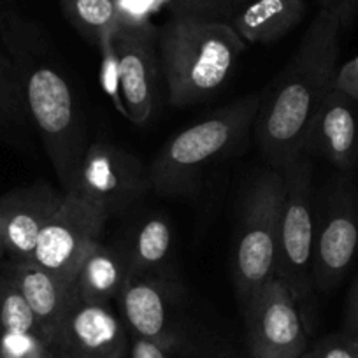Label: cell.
<instances>
[{"label":"cell","mask_w":358,"mask_h":358,"mask_svg":"<svg viewBox=\"0 0 358 358\" xmlns=\"http://www.w3.org/2000/svg\"><path fill=\"white\" fill-rule=\"evenodd\" d=\"M355 11L357 6H322L292 60L262 95L255 132L271 167L285 169L304 150L309 127L334 88L341 37Z\"/></svg>","instance_id":"1"},{"label":"cell","mask_w":358,"mask_h":358,"mask_svg":"<svg viewBox=\"0 0 358 358\" xmlns=\"http://www.w3.org/2000/svg\"><path fill=\"white\" fill-rule=\"evenodd\" d=\"M0 37L20 76L30 123L46 148L62 188L69 192L88 148L71 85L34 23L13 13H2Z\"/></svg>","instance_id":"2"},{"label":"cell","mask_w":358,"mask_h":358,"mask_svg":"<svg viewBox=\"0 0 358 358\" xmlns=\"http://www.w3.org/2000/svg\"><path fill=\"white\" fill-rule=\"evenodd\" d=\"M244 50L230 23L172 15L158 32L169 104L185 109L211 99L232 78Z\"/></svg>","instance_id":"3"},{"label":"cell","mask_w":358,"mask_h":358,"mask_svg":"<svg viewBox=\"0 0 358 358\" xmlns=\"http://www.w3.org/2000/svg\"><path fill=\"white\" fill-rule=\"evenodd\" d=\"M262 95L251 94L172 136L148 169L151 190L164 197L192 192L215 164L237 150L255 127Z\"/></svg>","instance_id":"4"},{"label":"cell","mask_w":358,"mask_h":358,"mask_svg":"<svg viewBox=\"0 0 358 358\" xmlns=\"http://www.w3.org/2000/svg\"><path fill=\"white\" fill-rule=\"evenodd\" d=\"M280 239H278L276 278L283 280L301 306L311 332L316 316V288L313 281L315 258V192L313 167L308 155L301 153L283 169Z\"/></svg>","instance_id":"5"},{"label":"cell","mask_w":358,"mask_h":358,"mask_svg":"<svg viewBox=\"0 0 358 358\" xmlns=\"http://www.w3.org/2000/svg\"><path fill=\"white\" fill-rule=\"evenodd\" d=\"M283 181V169L268 167L255 178L244 195L234 257V281L243 308L276 278Z\"/></svg>","instance_id":"6"},{"label":"cell","mask_w":358,"mask_h":358,"mask_svg":"<svg viewBox=\"0 0 358 358\" xmlns=\"http://www.w3.org/2000/svg\"><path fill=\"white\" fill-rule=\"evenodd\" d=\"M179 299L176 278H130L116 301L130 336L153 341L179 357L197 351Z\"/></svg>","instance_id":"7"},{"label":"cell","mask_w":358,"mask_h":358,"mask_svg":"<svg viewBox=\"0 0 358 358\" xmlns=\"http://www.w3.org/2000/svg\"><path fill=\"white\" fill-rule=\"evenodd\" d=\"M358 257V190L346 174L336 178L315 230L313 281L316 294L339 287Z\"/></svg>","instance_id":"8"},{"label":"cell","mask_w":358,"mask_h":358,"mask_svg":"<svg viewBox=\"0 0 358 358\" xmlns=\"http://www.w3.org/2000/svg\"><path fill=\"white\" fill-rule=\"evenodd\" d=\"M148 188V171L132 153L111 143H94L86 148L69 192L111 218L136 204Z\"/></svg>","instance_id":"9"},{"label":"cell","mask_w":358,"mask_h":358,"mask_svg":"<svg viewBox=\"0 0 358 358\" xmlns=\"http://www.w3.org/2000/svg\"><path fill=\"white\" fill-rule=\"evenodd\" d=\"M243 309L251 358H302L308 351V325L283 280L273 278Z\"/></svg>","instance_id":"10"},{"label":"cell","mask_w":358,"mask_h":358,"mask_svg":"<svg viewBox=\"0 0 358 358\" xmlns=\"http://www.w3.org/2000/svg\"><path fill=\"white\" fill-rule=\"evenodd\" d=\"M108 220L78 194L65 192L62 204L41 230L32 264L72 285L79 264L90 248L101 241Z\"/></svg>","instance_id":"11"},{"label":"cell","mask_w":358,"mask_h":358,"mask_svg":"<svg viewBox=\"0 0 358 358\" xmlns=\"http://www.w3.org/2000/svg\"><path fill=\"white\" fill-rule=\"evenodd\" d=\"M115 50L125 118L134 125H144L158 104V76L162 72L158 32L151 23L122 25L115 34Z\"/></svg>","instance_id":"12"},{"label":"cell","mask_w":358,"mask_h":358,"mask_svg":"<svg viewBox=\"0 0 358 358\" xmlns=\"http://www.w3.org/2000/svg\"><path fill=\"white\" fill-rule=\"evenodd\" d=\"M50 343L57 358H127L130 334L109 304L74 297Z\"/></svg>","instance_id":"13"},{"label":"cell","mask_w":358,"mask_h":358,"mask_svg":"<svg viewBox=\"0 0 358 358\" xmlns=\"http://www.w3.org/2000/svg\"><path fill=\"white\" fill-rule=\"evenodd\" d=\"M50 183L16 188L0 197V241L9 262H32L41 230L64 201Z\"/></svg>","instance_id":"14"},{"label":"cell","mask_w":358,"mask_h":358,"mask_svg":"<svg viewBox=\"0 0 358 358\" xmlns=\"http://www.w3.org/2000/svg\"><path fill=\"white\" fill-rule=\"evenodd\" d=\"M320 155L334 167L350 172L358 164V111L357 102L332 88L320 106L302 153Z\"/></svg>","instance_id":"15"},{"label":"cell","mask_w":358,"mask_h":358,"mask_svg":"<svg viewBox=\"0 0 358 358\" xmlns=\"http://www.w3.org/2000/svg\"><path fill=\"white\" fill-rule=\"evenodd\" d=\"M6 268L29 302L44 336L48 337V341H51L62 316L74 301L72 285L57 280L53 274L37 267L32 262H27V264L8 262Z\"/></svg>","instance_id":"16"},{"label":"cell","mask_w":358,"mask_h":358,"mask_svg":"<svg viewBox=\"0 0 358 358\" xmlns=\"http://www.w3.org/2000/svg\"><path fill=\"white\" fill-rule=\"evenodd\" d=\"M129 280V265L122 250L99 241L79 264L72 280V292L74 297L85 302L109 304L118 299Z\"/></svg>","instance_id":"17"},{"label":"cell","mask_w":358,"mask_h":358,"mask_svg":"<svg viewBox=\"0 0 358 358\" xmlns=\"http://www.w3.org/2000/svg\"><path fill=\"white\" fill-rule=\"evenodd\" d=\"M306 0H248L230 20L244 44H273L304 20Z\"/></svg>","instance_id":"18"},{"label":"cell","mask_w":358,"mask_h":358,"mask_svg":"<svg viewBox=\"0 0 358 358\" xmlns=\"http://www.w3.org/2000/svg\"><path fill=\"white\" fill-rule=\"evenodd\" d=\"M120 250L130 278H172V229L165 216L151 215L137 223Z\"/></svg>","instance_id":"19"},{"label":"cell","mask_w":358,"mask_h":358,"mask_svg":"<svg viewBox=\"0 0 358 358\" xmlns=\"http://www.w3.org/2000/svg\"><path fill=\"white\" fill-rule=\"evenodd\" d=\"M60 8L65 20L97 48L123 25L118 0H60Z\"/></svg>","instance_id":"20"},{"label":"cell","mask_w":358,"mask_h":358,"mask_svg":"<svg viewBox=\"0 0 358 358\" xmlns=\"http://www.w3.org/2000/svg\"><path fill=\"white\" fill-rule=\"evenodd\" d=\"M6 332L39 334L46 337L8 268L0 273V334Z\"/></svg>","instance_id":"21"},{"label":"cell","mask_w":358,"mask_h":358,"mask_svg":"<svg viewBox=\"0 0 358 358\" xmlns=\"http://www.w3.org/2000/svg\"><path fill=\"white\" fill-rule=\"evenodd\" d=\"M30 123L22 83L15 64L0 53V125L25 127Z\"/></svg>","instance_id":"22"},{"label":"cell","mask_w":358,"mask_h":358,"mask_svg":"<svg viewBox=\"0 0 358 358\" xmlns=\"http://www.w3.org/2000/svg\"><path fill=\"white\" fill-rule=\"evenodd\" d=\"M0 355L4 358H57L53 346L39 334H0Z\"/></svg>","instance_id":"23"},{"label":"cell","mask_w":358,"mask_h":358,"mask_svg":"<svg viewBox=\"0 0 358 358\" xmlns=\"http://www.w3.org/2000/svg\"><path fill=\"white\" fill-rule=\"evenodd\" d=\"M248 0H171L172 15H192L230 23Z\"/></svg>","instance_id":"24"},{"label":"cell","mask_w":358,"mask_h":358,"mask_svg":"<svg viewBox=\"0 0 358 358\" xmlns=\"http://www.w3.org/2000/svg\"><path fill=\"white\" fill-rule=\"evenodd\" d=\"M99 50L102 55V88L111 99L113 106L125 116V109H123L122 99H120V72H118V58H116L115 50V36H109L99 44Z\"/></svg>","instance_id":"25"},{"label":"cell","mask_w":358,"mask_h":358,"mask_svg":"<svg viewBox=\"0 0 358 358\" xmlns=\"http://www.w3.org/2000/svg\"><path fill=\"white\" fill-rule=\"evenodd\" d=\"M302 358H358V346L344 334H337L323 339L311 351H306Z\"/></svg>","instance_id":"26"},{"label":"cell","mask_w":358,"mask_h":358,"mask_svg":"<svg viewBox=\"0 0 358 358\" xmlns=\"http://www.w3.org/2000/svg\"><path fill=\"white\" fill-rule=\"evenodd\" d=\"M334 88L343 92L344 95L358 104V57L351 58L350 62L337 67Z\"/></svg>","instance_id":"27"},{"label":"cell","mask_w":358,"mask_h":358,"mask_svg":"<svg viewBox=\"0 0 358 358\" xmlns=\"http://www.w3.org/2000/svg\"><path fill=\"white\" fill-rule=\"evenodd\" d=\"M129 358H178L174 353L165 350L160 344L144 337L130 336Z\"/></svg>","instance_id":"28"},{"label":"cell","mask_w":358,"mask_h":358,"mask_svg":"<svg viewBox=\"0 0 358 358\" xmlns=\"http://www.w3.org/2000/svg\"><path fill=\"white\" fill-rule=\"evenodd\" d=\"M344 336L358 346V276L351 287L350 299H348V316H346V329Z\"/></svg>","instance_id":"29"},{"label":"cell","mask_w":358,"mask_h":358,"mask_svg":"<svg viewBox=\"0 0 358 358\" xmlns=\"http://www.w3.org/2000/svg\"><path fill=\"white\" fill-rule=\"evenodd\" d=\"M337 4L357 6L358 8V0H322V6H337Z\"/></svg>","instance_id":"30"},{"label":"cell","mask_w":358,"mask_h":358,"mask_svg":"<svg viewBox=\"0 0 358 358\" xmlns=\"http://www.w3.org/2000/svg\"><path fill=\"white\" fill-rule=\"evenodd\" d=\"M4 248H2V241H0V262H2V258H4Z\"/></svg>","instance_id":"31"},{"label":"cell","mask_w":358,"mask_h":358,"mask_svg":"<svg viewBox=\"0 0 358 358\" xmlns=\"http://www.w3.org/2000/svg\"><path fill=\"white\" fill-rule=\"evenodd\" d=\"M0 358H4V357H2V355H0Z\"/></svg>","instance_id":"32"}]
</instances>
